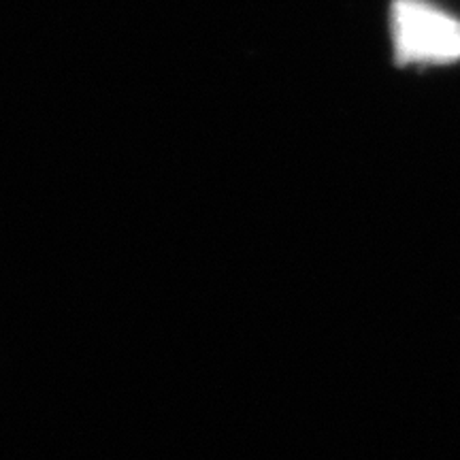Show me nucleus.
I'll use <instances>...</instances> for the list:
<instances>
[{
    "mask_svg": "<svg viewBox=\"0 0 460 460\" xmlns=\"http://www.w3.org/2000/svg\"><path fill=\"white\" fill-rule=\"evenodd\" d=\"M393 43L399 65H450L460 60V20L422 0H396Z\"/></svg>",
    "mask_w": 460,
    "mask_h": 460,
    "instance_id": "1",
    "label": "nucleus"
}]
</instances>
